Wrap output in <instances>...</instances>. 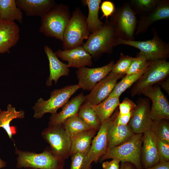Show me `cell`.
I'll return each mask as SVG.
<instances>
[{"label": "cell", "instance_id": "1", "mask_svg": "<svg viewBox=\"0 0 169 169\" xmlns=\"http://www.w3.org/2000/svg\"><path fill=\"white\" fill-rule=\"evenodd\" d=\"M16 167L31 169H64V160L54 154L49 147L39 153L15 149Z\"/></svg>", "mask_w": 169, "mask_h": 169}, {"label": "cell", "instance_id": "2", "mask_svg": "<svg viewBox=\"0 0 169 169\" xmlns=\"http://www.w3.org/2000/svg\"><path fill=\"white\" fill-rule=\"evenodd\" d=\"M71 17L67 5L56 4L41 18L39 31L46 37L54 38L62 42L65 29Z\"/></svg>", "mask_w": 169, "mask_h": 169}, {"label": "cell", "instance_id": "3", "mask_svg": "<svg viewBox=\"0 0 169 169\" xmlns=\"http://www.w3.org/2000/svg\"><path fill=\"white\" fill-rule=\"evenodd\" d=\"M117 38L114 28L109 20L91 33L82 46L92 57L97 58L104 53L111 54Z\"/></svg>", "mask_w": 169, "mask_h": 169}, {"label": "cell", "instance_id": "4", "mask_svg": "<svg viewBox=\"0 0 169 169\" xmlns=\"http://www.w3.org/2000/svg\"><path fill=\"white\" fill-rule=\"evenodd\" d=\"M142 134H135L127 141L117 146L108 149L99 160L115 159L121 162L133 164L137 169H141V150Z\"/></svg>", "mask_w": 169, "mask_h": 169}, {"label": "cell", "instance_id": "5", "mask_svg": "<svg viewBox=\"0 0 169 169\" xmlns=\"http://www.w3.org/2000/svg\"><path fill=\"white\" fill-rule=\"evenodd\" d=\"M90 34L86 16L80 8H76L72 12L64 31L62 41L64 50L82 46L84 40L87 39Z\"/></svg>", "mask_w": 169, "mask_h": 169}, {"label": "cell", "instance_id": "6", "mask_svg": "<svg viewBox=\"0 0 169 169\" xmlns=\"http://www.w3.org/2000/svg\"><path fill=\"white\" fill-rule=\"evenodd\" d=\"M136 14L129 2L125 3L115 9L109 21L114 28L117 39L134 40L137 23Z\"/></svg>", "mask_w": 169, "mask_h": 169}, {"label": "cell", "instance_id": "7", "mask_svg": "<svg viewBox=\"0 0 169 169\" xmlns=\"http://www.w3.org/2000/svg\"><path fill=\"white\" fill-rule=\"evenodd\" d=\"M153 37L151 40L144 41L126 40L118 39L115 46L119 45H129L137 48L139 53L147 59L153 61L160 59H166L169 57V44L159 37L155 28L152 29Z\"/></svg>", "mask_w": 169, "mask_h": 169}, {"label": "cell", "instance_id": "8", "mask_svg": "<svg viewBox=\"0 0 169 169\" xmlns=\"http://www.w3.org/2000/svg\"><path fill=\"white\" fill-rule=\"evenodd\" d=\"M79 89L78 84H74L53 90L48 100H45L40 98L33 107L34 111L33 117L36 119H40L47 113L52 115L56 113L58 110L62 107Z\"/></svg>", "mask_w": 169, "mask_h": 169}, {"label": "cell", "instance_id": "9", "mask_svg": "<svg viewBox=\"0 0 169 169\" xmlns=\"http://www.w3.org/2000/svg\"><path fill=\"white\" fill-rule=\"evenodd\" d=\"M169 74V62L166 59L151 61L144 74L134 83L131 90V96L142 94L149 87L163 81Z\"/></svg>", "mask_w": 169, "mask_h": 169}, {"label": "cell", "instance_id": "10", "mask_svg": "<svg viewBox=\"0 0 169 169\" xmlns=\"http://www.w3.org/2000/svg\"><path fill=\"white\" fill-rule=\"evenodd\" d=\"M41 136L55 155L64 160L71 156V138L63 124L49 126L42 131Z\"/></svg>", "mask_w": 169, "mask_h": 169}, {"label": "cell", "instance_id": "11", "mask_svg": "<svg viewBox=\"0 0 169 169\" xmlns=\"http://www.w3.org/2000/svg\"><path fill=\"white\" fill-rule=\"evenodd\" d=\"M119 111L115 112L102 124L97 135L92 140L90 150L87 154L82 169H90L93 162L97 163L108 150L109 129L116 118Z\"/></svg>", "mask_w": 169, "mask_h": 169}, {"label": "cell", "instance_id": "12", "mask_svg": "<svg viewBox=\"0 0 169 169\" xmlns=\"http://www.w3.org/2000/svg\"><path fill=\"white\" fill-rule=\"evenodd\" d=\"M149 99H139L128 125L135 134H142L150 130L152 122Z\"/></svg>", "mask_w": 169, "mask_h": 169}, {"label": "cell", "instance_id": "13", "mask_svg": "<svg viewBox=\"0 0 169 169\" xmlns=\"http://www.w3.org/2000/svg\"><path fill=\"white\" fill-rule=\"evenodd\" d=\"M114 64L112 60L100 67L90 68L84 67L79 69L76 74L79 88L84 90L91 91L111 72Z\"/></svg>", "mask_w": 169, "mask_h": 169}, {"label": "cell", "instance_id": "14", "mask_svg": "<svg viewBox=\"0 0 169 169\" xmlns=\"http://www.w3.org/2000/svg\"><path fill=\"white\" fill-rule=\"evenodd\" d=\"M152 102L150 115L153 120L169 119V102L157 84L150 87L142 93Z\"/></svg>", "mask_w": 169, "mask_h": 169}, {"label": "cell", "instance_id": "15", "mask_svg": "<svg viewBox=\"0 0 169 169\" xmlns=\"http://www.w3.org/2000/svg\"><path fill=\"white\" fill-rule=\"evenodd\" d=\"M125 75L110 72L96 84L89 94L85 96V101L90 102L94 105L98 104L109 96L117 80Z\"/></svg>", "mask_w": 169, "mask_h": 169}, {"label": "cell", "instance_id": "16", "mask_svg": "<svg viewBox=\"0 0 169 169\" xmlns=\"http://www.w3.org/2000/svg\"><path fill=\"white\" fill-rule=\"evenodd\" d=\"M169 18V1L158 0L153 9L141 16L137 22L135 34L145 33L154 23Z\"/></svg>", "mask_w": 169, "mask_h": 169}, {"label": "cell", "instance_id": "17", "mask_svg": "<svg viewBox=\"0 0 169 169\" xmlns=\"http://www.w3.org/2000/svg\"><path fill=\"white\" fill-rule=\"evenodd\" d=\"M55 54L58 57L67 61L69 67L79 69L92 65V56L82 46L69 50L59 49Z\"/></svg>", "mask_w": 169, "mask_h": 169}, {"label": "cell", "instance_id": "18", "mask_svg": "<svg viewBox=\"0 0 169 169\" xmlns=\"http://www.w3.org/2000/svg\"><path fill=\"white\" fill-rule=\"evenodd\" d=\"M144 134L141 153L144 166L147 168L159 163L160 158L154 134L150 130Z\"/></svg>", "mask_w": 169, "mask_h": 169}, {"label": "cell", "instance_id": "19", "mask_svg": "<svg viewBox=\"0 0 169 169\" xmlns=\"http://www.w3.org/2000/svg\"><path fill=\"white\" fill-rule=\"evenodd\" d=\"M19 31L15 22L0 19V54L10 52L19 39Z\"/></svg>", "mask_w": 169, "mask_h": 169}, {"label": "cell", "instance_id": "20", "mask_svg": "<svg viewBox=\"0 0 169 169\" xmlns=\"http://www.w3.org/2000/svg\"><path fill=\"white\" fill-rule=\"evenodd\" d=\"M85 100V96L82 92L72 98L62 107L59 112L51 115L49 118V126L63 124L67 119L77 115L80 106Z\"/></svg>", "mask_w": 169, "mask_h": 169}, {"label": "cell", "instance_id": "21", "mask_svg": "<svg viewBox=\"0 0 169 169\" xmlns=\"http://www.w3.org/2000/svg\"><path fill=\"white\" fill-rule=\"evenodd\" d=\"M17 7L29 16L45 15L56 4L53 0H16Z\"/></svg>", "mask_w": 169, "mask_h": 169}, {"label": "cell", "instance_id": "22", "mask_svg": "<svg viewBox=\"0 0 169 169\" xmlns=\"http://www.w3.org/2000/svg\"><path fill=\"white\" fill-rule=\"evenodd\" d=\"M44 49L49 60L50 72L46 84L48 86H50L52 84L53 80L56 84L61 77L69 75V67L68 64L59 60L50 47L45 45Z\"/></svg>", "mask_w": 169, "mask_h": 169}, {"label": "cell", "instance_id": "23", "mask_svg": "<svg viewBox=\"0 0 169 169\" xmlns=\"http://www.w3.org/2000/svg\"><path fill=\"white\" fill-rule=\"evenodd\" d=\"M114 121L108 131V149L121 144L135 134L128 125H116Z\"/></svg>", "mask_w": 169, "mask_h": 169}, {"label": "cell", "instance_id": "24", "mask_svg": "<svg viewBox=\"0 0 169 169\" xmlns=\"http://www.w3.org/2000/svg\"><path fill=\"white\" fill-rule=\"evenodd\" d=\"M96 131L91 129L71 137V156L77 153L87 154Z\"/></svg>", "mask_w": 169, "mask_h": 169}, {"label": "cell", "instance_id": "25", "mask_svg": "<svg viewBox=\"0 0 169 169\" xmlns=\"http://www.w3.org/2000/svg\"><path fill=\"white\" fill-rule=\"evenodd\" d=\"M25 112L23 110L17 111L14 107L8 104L6 111L0 112V128H3L7 133L9 138L12 139V136L17 133L16 128L11 126L10 123L16 119H23Z\"/></svg>", "mask_w": 169, "mask_h": 169}, {"label": "cell", "instance_id": "26", "mask_svg": "<svg viewBox=\"0 0 169 169\" xmlns=\"http://www.w3.org/2000/svg\"><path fill=\"white\" fill-rule=\"evenodd\" d=\"M81 2L84 6H87L88 8L86 22L90 34L92 33L100 28L104 24L98 16L101 0H83Z\"/></svg>", "mask_w": 169, "mask_h": 169}, {"label": "cell", "instance_id": "27", "mask_svg": "<svg viewBox=\"0 0 169 169\" xmlns=\"http://www.w3.org/2000/svg\"><path fill=\"white\" fill-rule=\"evenodd\" d=\"M23 13L16 4L15 0H0V19L22 24Z\"/></svg>", "mask_w": 169, "mask_h": 169}, {"label": "cell", "instance_id": "28", "mask_svg": "<svg viewBox=\"0 0 169 169\" xmlns=\"http://www.w3.org/2000/svg\"><path fill=\"white\" fill-rule=\"evenodd\" d=\"M78 116L91 128L98 131L101 125L97 115L95 105L85 101L80 106L77 113Z\"/></svg>", "mask_w": 169, "mask_h": 169}, {"label": "cell", "instance_id": "29", "mask_svg": "<svg viewBox=\"0 0 169 169\" xmlns=\"http://www.w3.org/2000/svg\"><path fill=\"white\" fill-rule=\"evenodd\" d=\"M120 102L119 97L108 96L98 104L95 105V107L101 123L109 118L112 115Z\"/></svg>", "mask_w": 169, "mask_h": 169}, {"label": "cell", "instance_id": "30", "mask_svg": "<svg viewBox=\"0 0 169 169\" xmlns=\"http://www.w3.org/2000/svg\"><path fill=\"white\" fill-rule=\"evenodd\" d=\"M70 138L92 129L77 115L67 119L63 124Z\"/></svg>", "mask_w": 169, "mask_h": 169}, {"label": "cell", "instance_id": "31", "mask_svg": "<svg viewBox=\"0 0 169 169\" xmlns=\"http://www.w3.org/2000/svg\"><path fill=\"white\" fill-rule=\"evenodd\" d=\"M146 69L136 74L125 75L120 81L116 83L109 96H115L120 97L123 92L136 82L144 74Z\"/></svg>", "mask_w": 169, "mask_h": 169}, {"label": "cell", "instance_id": "32", "mask_svg": "<svg viewBox=\"0 0 169 169\" xmlns=\"http://www.w3.org/2000/svg\"><path fill=\"white\" fill-rule=\"evenodd\" d=\"M167 120H153L150 129L156 138L169 143V124Z\"/></svg>", "mask_w": 169, "mask_h": 169}, {"label": "cell", "instance_id": "33", "mask_svg": "<svg viewBox=\"0 0 169 169\" xmlns=\"http://www.w3.org/2000/svg\"><path fill=\"white\" fill-rule=\"evenodd\" d=\"M158 0H132L129 2L134 12L141 16L151 11L155 7Z\"/></svg>", "mask_w": 169, "mask_h": 169}, {"label": "cell", "instance_id": "34", "mask_svg": "<svg viewBox=\"0 0 169 169\" xmlns=\"http://www.w3.org/2000/svg\"><path fill=\"white\" fill-rule=\"evenodd\" d=\"M151 61L148 60L143 56L138 53L136 57L133 58L125 75L136 74L146 69Z\"/></svg>", "mask_w": 169, "mask_h": 169}, {"label": "cell", "instance_id": "35", "mask_svg": "<svg viewBox=\"0 0 169 169\" xmlns=\"http://www.w3.org/2000/svg\"><path fill=\"white\" fill-rule=\"evenodd\" d=\"M133 59V57L121 53L119 59L114 64L111 72L116 74H125Z\"/></svg>", "mask_w": 169, "mask_h": 169}, {"label": "cell", "instance_id": "36", "mask_svg": "<svg viewBox=\"0 0 169 169\" xmlns=\"http://www.w3.org/2000/svg\"><path fill=\"white\" fill-rule=\"evenodd\" d=\"M157 144L160 160L168 162L169 161V143L156 138Z\"/></svg>", "mask_w": 169, "mask_h": 169}, {"label": "cell", "instance_id": "37", "mask_svg": "<svg viewBox=\"0 0 169 169\" xmlns=\"http://www.w3.org/2000/svg\"><path fill=\"white\" fill-rule=\"evenodd\" d=\"M119 106V114L125 115L133 110L136 107V104L128 98H125L121 103H120Z\"/></svg>", "mask_w": 169, "mask_h": 169}, {"label": "cell", "instance_id": "38", "mask_svg": "<svg viewBox=\"0 0 169 169\" xmlns=\"http://www.w3.org/2000/svg\"><path fill=\"white\" fill-rule=\"evenodd\" d=\"M87 154L77 153L72 155L70 169H82Z\"/></svg>", "mask_w": 169, "mask_h": 169}, {"label": "cell", "instance_id": "39", "mask_svg": "<svg viewBox=\"0 0 169 169\" xmlns=\"http://www.w3.org/2000/svg\"><path fill=\"white\" fill-rule=\"evenodd\" d=\"M100 8L103 13V15L101 19L105 17L106 21L108 20V18L112 15L115 9L113 2L109 0L103 2L101 3Z\"/></svg>", "mask_w": 169, "mask_h": 169}, {"label": "cell", "instance_id": "40", "mask_svg": "<svg viewBox=\"0 0 169 169\" xmlns=\"http://www.w3.org/2000/svg\"><path fill=\"white\" fill-rule=\"evenodd\" d=\"M133 110L129 114L125 115H121L118 112L114 121V123L118 125H127L132 116Z\"/></svg>", "mask_w": 169, "mask_h": 169}, {"label": "cell", "instance_id": "41", "mask_svg": "<svg viewBox=\"0 0 169 169\" xmlns=\"http://www.w3.org/2000/svg\"><path fill=\"white\" fill-rule=\"evenodd\" d=\"M120 161L114 159L110 161H106L103 163L102 167L104 169H120Z\"/></svg>", "mask_w": 169, "mask_h": 169}, {"label": "cell", "instance_id": "42", "mask_svg": "<svg viewBox=\"0 0 169 169\" xmlns=\"http://www.w3.org/2000/svg\"><path fill=\"white\" fill-rule=\"evenodd\" d=\"M146 169H169V162L160 161L157 164Z\"/></svg>", "mask_w": 169, "mask_h": 169}, {"label": "cell", "instance_id": "43", "mask_svg": "<svg viewBox=\"0 0 169 169\" xmlns=\"http://www.w3.org/2000/svg\"><path fill=\"white\" fill-rule=\"evenodd\" d=\"M158 84H160L161 87L168 94H169V79L167 78L166 80L162 81Z\"/></svg>", "mask_w": 169, "mask_h": 169}, {"label": "cell", "instance_id": "44", "mask_svg": "<svg viewBox=\"0 0 169 169\" xmlns=\"http://www.w3.org/2000/svg\"><path fill=\"white\" fill-rule=\"evenodd\" d=\"M120 169H134L128 162H121Z\"/></svg>", "mask_w": 169, "mask_h": 169}, {"label": "cell", "instance_id": "45", "mask_svg": "<svg viewBox=\"0 0 169 169\" xmlns=\"http://www.w3.org/2000/svg\"><path fill=\"white\" fill-rule=\"evenodd\" d=\"M6 166V162L0 157V169L5 167Z\"/></svg>", "mask_w": 169, "mask_h": 169}, {"label": "cell", "instance_id": "46", "mask_svg": "<svg viewBox=\"0 0 169 169\" xmlns=\"http://www.w3.org/2000/svg\"><path fill=\"white\" fill-rule=\"evenodd\" d=\"M2 111V110L0 109V112Z\"/></svg>", "mask_w": 169, "mask_h": 169}, {"label": "cell", "instance_id": "47", "mask_svg": "<svg viewBox=\"0 0 169 169\" xmlns=\"http://www.w3.org/2000/svg\"></svg>", "mask_w": 169, "mask_h": 169}]
</instances>
